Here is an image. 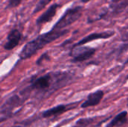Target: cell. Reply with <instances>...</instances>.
<instances>
[{"label": "cell", "instance_id": "obj_1", "mask_svg": "<svg viewBox=\"0 0 128 127\" xmlns=\"http://www.w3.org/2000/svg\"><path fill=\"white\" fill-rule=\"evenodd\" d=\"M68 32L69 31L68 29H63V30L52 29L46 33L39 35L38 37H36L32 41H29L23 46L22 49L20 53V58L22 60H25L31 58L38 50L44 47L46 45L67 34Z\"/></svg>", "mask_w": 128, "mask_h": 127}, {"label": "cell", "instance_id": "obj_2", "mask_svg": "<svg viewBox=\"0 0 128 127\" xmlns=\"http://www.w3.org/2000/svg\"><path fill=\"white\" fill-rule=\"evenodd\" d=\"M82 9V6H76L66 10V11L54 25L52 29L63 30L64 28L70 25L82 16L83 10Z\"/></svg>", "mask_w": 128, "mask_h": 127}, {"label": "cell", "instance_id": "obj_3", "mask_svg": "<svg viewBox=\"0 0 128 127\" xmlns=\"http://www.w3.org/2000/svg\"><path fill=\"white\" fill-rule=\"evenodd\" d=\"M96 52V49L87 46H74L70 52L74 63H80L92 58Z\"/></svg>", "mask_w": 128, "mask_h": 127}, {"label": "cell", "instance_id": "obj_4", "mask_svg": "<svg viewBox=\"0 0 128 127\" xmlns=\"http://www.w3.org/2000/svg\"><path fill=\"white\" fill-rule=\"evenodd\" d=\"M115 35V31H103V32H94L92 33L85 37H83L82 40H80L78 43L74 44V46H83L89 42L96 40H100V39H109L112 37V36Z\"/></svg>", "mask_w": 128, "mask_h": 127}, {"label": "cell", "instance_id": "obj_5", "mask_svg": "<svg viewBox=\"0 0 128 127\" xmlns=\"http://www.w3.org/2000/svg\"><path fill=\"white\" fill-rule=\"evenodd\" d=\"M104 92L101 90H98L88 95L87 99L81 104L82 109H88L89 107H94L99 105L103 100Z\"/></svg>", "mask_w": 128, "mask_h": 127}, {"label": "cell", "instance_id": "obj_6", "mask_svg": "<svg viewBox=\"0 0 128 127\" xmlns=\"http://www.w3.org/2000/svg\"><path fill=\"white\" fill-rule=\"evenodd\" d=\"M61 7V4L58 3H55L52 4L43 14H41L36 20V24L37 25H42L45 23L50 22L53 17L56 16L57 10L58 7Z\"/></svg>", "mask_w": 128, "mask_h": 127}, {"label": "cell", "instance_id": "obj_7", "mask_svg": "<svg viewBox=\"0 0 128 127\" xmlns=\"http://www.w3.org/2000/svg\"><path fill=\"white\" fill-rule=\"evenodd\" d=\"M22 37V34L18 29H12L7 37V42L5 43L4 48L6 50H12L20 43Z\"/></svg>", "mask_w": 128, "mask_h": 127}, {"label": "cell", "instance_id": "obj_8", "mask_svg": "<svg viewBox=\"0 0 128 127\" xmlns=\"http://www.w3.org/2000/svg\"><path fill=\"white\" fill-rule=\"evenodd\" d=\"M52 76L50 74H46L38 78L32 83V88L38 91H45L51 86Z\"/></svg>", "mask_w": 128, "mask_h": 127}, {"label": "cell", "instance_id": "obj_9", "mask_svg": "<svg viewBox=\"0 0 128 127\" xmlns=\"http://www.w3.org/2000/svg\"><path fill=\"white\" fill-rule=\"evenodd\" d=\"M70 106H72V104H70V105H58V106H55L53 108H51V109L44 112L43 114H42V116L44 118H48L60 115L66 112L67 111H68L70 109H73L74 107H70Z\"/></svg>", "mask_w": 128, "mask_h": 127}, {"label": "cell", "instance_id": "obj_10", "mask_svg": "<svg viewBox=\"0 0 128 127\" xmlns=\"http://www.w3.org/2000/svg\"><path fill=\"white\" fill-rule=\"evenodd\" d=\"M128 113L127 111H123L118 114L112 121L106 125V127H120L128 124Z\"/></svg>", "mask_w": 128, "mask_h": 127}, {"label": "cell", "instance_id": "obj_11", "mask_svg": "<svg viewBox=\"0 0 128 127\" xmlns=\"http://www.w3.org/2000/svg\"><path fill=\"white\" fill-rule=\"evenodd\" d=\"M20 102L19 98L16 96H14L8 99V100L4 103V105L2 106V108L4 107L3 109H12L14 106H16L18 105V103Z\"/></svg>", "mask_w": 128, "mask_h": 127}, {"label": "cell", "instance_id": "obj_12", "mask_svg": "<svg viewBox=\"0 0 128 127\" xmlns=\"http://www.w3.org/2000/svg\"><path fill=\"white\" fill-rule=\"evenodd\" d=\"M93 121H94V118H80L76 122L75 125L73 127H87L90 124H92Z\"/></svg>", "mask_w": 128, "mask_h": 127}, {"label": "cell", "instance_id": "obj_13", "mask_svg": "<svg viewBox=\"0 0 128 127\" xmlns=\"http://www.w3.org/2000/svg\"><path fill=\"white\" fill-rule=\"evenodd\" d=\"M52 1V0H40V1L37 3L36 6H35L34 9V10H33V14H34V13H37L40 12V10H42L47 4H48L49 3H50Z\"/></svg>", "mask_w": 128, "mask_h": 127}, {"label": "cell", "instance_id": "obj_14", "mask_svg": "<svg viewBox=\"0 0 128 127\" xmlns=\"http://www.w3.org/2000/svg\"><path fill=\"white\" fill-rule=\"evenodd\" d=\"M23 0H9L6 8H14L18 7Z\"/></svg>", "mask_w": 128, "mask_h": 127}, {"label": "cell", "instance_id": "obj_15", "mask_svg": "<svg viewBox=\"0 0 128 127\" xmlns=\"http://www.w3.org/2000/svg\"><path fill=\"white\" fill-rule=\"evenodd\" d=\"M89 1H91V0H81V1H82V2H83V3H86V2H88Z\"/></svg>", "mask_w": 128, "mask_h": 127}, {"label": "cell", "instance_id": "obj_16", "mask_svg": "<svg viewBox=\"0 0 128 127\" xmlns=\"http://www.w3.org/2000/svg\"><path fill=\"white\" fill-rule=\"evenodd\" d=\"M124 64H128V60L126 61V62H125V63H124Z\"/></svg>", "mask_w": 128, "mask_h": 127}, {"label": "cell", "instance_id": "obj_17", "mask_svg": "<svg viewBox=\"0 0 128 127\" xmlns=\"http://www.w3.org/2000/svg\"></svg>", "mask_w": 128, "mask_h": 127}, {"label": "cell", "instance_id": "obj_18", "mask_svg": "<svg viewBox=\"0 0 128 127\" xmlns=\"http://www.w3.org/2000/svg\"></svg>", "mask_w": 128, "mask_h": 127}]
</instances>
